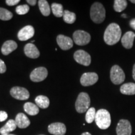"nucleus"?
<instances>
[{"mask_svg": "<svg viewBox=\"0 0 135 135\" xmlns=\"http://www.w3.org/2000/svg\"><path fill=\"white\" fill-rule=\"evenodd\" d=\"M63 20L65 23L68 24H73L75 23L76 19V16L75 13L71 12L68 10H65L63 13Z\"/></svg>", "mask_w": 135, "mask_h": 135, "instance_id": "nucleus-26", "label": "nucleus"}, {"mask_svg": "<svg viewBox=\"0 0 135 135\" xmlns=\"http://www.w3.org/2000/svg\"><path fill=\"white\" fill-rule=\"evenodd\" d=\"M132 75H133V80L135 81V64L133 65V71H132Z\"/></svg>", "mask_w": 135, "mask_h": 135, "instance_id": "nucleus-35", "label": "nucleus"}, {"mask_svg": "<svg viewBox=\"0 0 135 135\" xmlns=\"http://www.w3.org/2000/svg\"><path fill=\"white\" fill-rule=\"evenodd\" d=\"M135 33L133 31H128L121 38V43L126 49H131L133 46Z\"/></svg>", "mask_w": 135, "mask_h": 135, "instance_id": "nucleus-15", "label": "nucleus"}, {"mask_svg": "<svg viewBox=\"0 0 135 135\" xmlns=\"http://www.w3.org/2000/svg\"><path fill=\"white\" fill-rule=\"evenodd\" d=\"M120 91L125 95H134L135 94V83H128L123 84L120 87Z\"/></svg>", "mask_w": 135, "mask_h": 135, "instance_id": "nucleus-20", "label": "nucleus"}, {"mask_svg": "<svg viewBox=\"0 0 135 135\" xmlns=\"http://www.w3.org/2000/svg\"><path fill=\"white\" fill-rule=\"evenodd\" d=\"M49 133L54 135H65L66 128L63 123H54L50 124L48 128Z\"/></svg>", "mask_w": 135, "mask_h": 135, "instance_id": "nucleus-14", "label": "nucleus"}, {"mask_svg": "<svg viewBox=\"0 0 135 135\" xmlns=\"http://www.w3.org/2000/svg\"><path fill=\"white\" fill-rule=\"evenodd\" d=\"M26 2L29 4L31 5V6H35L36 4L37 1H36V0H27Z\"/></svg>", "mask_w": 135, "mask_h": 135, "instance_id": "nucleus-34", "label": "nucleus"}, {"mask_svg": "<svg viewBox=\"0 0 135 135\" xmlns=\"http://www.w3.org/2000/svg\"><path fill=\"white\" fill-rule=\"evenodd\" d=\"M17 127V124L15 120L13 119H9L4 126L0 129V133L1 134H9V133L12 132L16 129Z\"/></svg>", "mask_w": 135, "mask_h": 135, "instance_id": "nucleus-19", "label": "nucleus"}, {"mask_svg": "<svg viewBox=\"0 0 135 135\" xmlns=\"http://www.w3.org/2000/svg\"><path fill=\"white\" fill-rule=\"evenodd\" d=\"M110 79L114 84H120L124 81L125 74L118 65H114L110 71Z\"/></svg>", "mask_w": 135, "mask_h": 135, "instance_id": "nucleus-5", "label": "nucleus"}, {"mask_svg": "<svg viewBox=\"0 0 135 135\" xmlns=\"http://www.w3.org/2000/svg\"><path fill=\"white\" fill-rule=\"evenodd\" d=\"M96 113H97V112H96L94 108H89L88 110L86 111V114L85 116L86 121L88 123H91L93 122L94 119H95Z\"/></svg>", "mask_w": 135, "mask_h": 135, "instance_id": "nucleus-28", "label": "nucleus"}, {"mask_svg": "<svg viewBox=\"0 0 135 135\" xmlns=\"http://www.w3.org/2000/svg\"><path fill=\"white\" fill-rule=\"evenodd\" d=\"M130 2L132 3H134V4H135V0H130Z\"/></svg>", "mask_w": 135, "mask_h": 135, "instance_id": "nucleus-37", "label": "nucleus"}, {"mask_svg": "<svg viewBox=\"0 0 135 135\" xmlns=\"http://www.w3.org/2000/svg\"><path fill=\"white\" fill-rule=\"evenodd\" d=\"M6 71V66L4 62L0 59V73H4Z\"/></svg>", "mask_w": 135, "mask_h": 135, "instance_id": "nucleus-30", "label": "nucleus"}, {"mask_svg": "<svg viewBox=\"0 0 135 135\" xmlns=\"http://www.w3.org/2000/svg\"><path fill=\"white\" fill-rule=\"evenodd\" d=\"M30 10V7L28 5L23 4V5H19L16 8V12L18 15H23L26 14L28 13Z\"/></svg>", "mask_w": 135, "mask_h": 135, "instance_id": "nucleus-29", "label": "nucleus"}, {"mask_svg": "<svg viewBox=\"0 0 135 135\" xmlns=\"http://www.w3.org/2000/svg\"><path fill=\"white\" fill-rule=\"evenodd\" d=\"M56 41L58 46L63 50H70L73 46V41L72 39L65 35H58L56 38Z\"/></svg>", "mask_w": 135, "mask_h": 135, "instance_id": "nucleus-13", "label": "nucleus"}, {"mask_svg": "<svg viewBox=\"0 0 135 135\" xmlns=\"http://www.w3.org/2000/svg\"><path fill=\"white\" fill-rule=\"evenodd\" d=\"M91 19L94 23L100 24L105 20L106 11L101 3L96 2L93 4L90 9Z\"/></svg>", "mask_w": 135, "mask_h": 135, "instance_id": "nucleus-2", "label": "nucleus"}, {"mask_svg": "<svg viewBox=\"0 0 135 135\" xmlns=\"http://www.w3.org/2000/svg\"><path fill=\"white\" fill-rule=\"evenodd\" d=\"M98 80V75L96 73H85L81 76L80 83L83 86L93 85Z\"/></svg>", "mask_w": 135, "mask_h": 135, "instance_id": "nucleus-11", "label": "nucleus"}, {"mask_svg": "<svg viewBox=\"0 0 135 135\" xmlns=\"http://www.w3.org/2000/svg\"><path fill=\"white\" fill-rule=\"evenodd\" d=\"M35 103L39 108L46 109L50 105V99L45 96L40 95L35 98Z\"/></svg>", "mask_w": 135, "mask_h": 135, "instance_id": "nucleus-22", "label": "nucleus"}, {"mask_svg": "<svg viewBox=\"0 0 135 135\" xmlns=\"http://www.w3.org/2000/svg\"><path fill=\"white\" fill-rule=\"evenodd\" d=\"M96 124L101 129H106L111 125V115L108 111L104 109H99L96 113Z\"/></svg>", "mask_w": 135, "mask_h": 135, "instance_id": "nucleus-3", "label": "nucleus"}, {"mask_svg": "<svg viewBox=\"0 0 135 135\" xmlns=\"http://www.w3.org/2000/svg\"><path fill=\"white\" fill-rule=\"evenodd\" d=\"M48 76V70L45 67L35 69L30 74V79L33 82H40L45 80Z\"/></svg>", "mask_w": 135, "mask_h": 135, "instance_id": "nucleus-9", "label": "nucleus"}, {"mask_svg": "<svg viewBox=\"0 0 135 135\" xmlns=\"http://www.w3.org/2000/svg\"><path fill=\"white\" fill-rule=\"evenodd\" d=\"M74 59L78 63L85 66H88L91 62V56L85 51L78 50L74 54Z\"/></svg>", "mask_w": 135, "mask_h": 135, "instance_id": "nucleus-7", "label": "nucleus"}, {"mask_svg": "<svg viewBox=\"0 0 135 135\" xmlns=\"http://www.w3.org/2000/svg\"><path fill=\"white\" fill-rule=\"evenodd\" d=\"M20 2V0H6V3L8 6H12L18 4Z\"/></svg>", "mask_w": 135, "mask_h": 135, "instance_id": "nucleus-32", "label": "nucleus"}, {"mask_svg": "<svg viewBox=\"0 0 135 135\" xmlns=\"http://www.w3.org/2000/svg\"><path fill=\"white\" fill-rule=\"evenodd\" d=\"M121 38V30L116 23H111L108 26L104 33V41L107 45H114L118 43Z\"/></svg>", "mask_w": 135, "mask_h": 135, "instance_id": "nucleus-1", "label": "nucleus"}, {"mask_svg": "<svg viewBox=\"0 0 135 135\" xmlns=\"http://www.w3.org/2000/svg\"><path fill=\"white\" fill-rule=\"evenodd\" d=\"M40 135H43V134H40Z\"/></svg>", "mask_w": 135, "mask_h": 135, "instance_id": "nucleus-40", "label": "nucleus"}, {"mask_svg": "<svg viewBox=\"0 0 135 135\" xmlns=\"http://www.w3.org/2000/svg\"><path fill=\"white\" fill-rule=\"evenodd\" d=\"M13 13L8 9L0 8V20L3 21H8L13 18Z\"/></svg>", "mask_w": 135, "mask_h": 135, "instance_id": "nucleus-27", "label": "nucleus"}, {"mask_svg": "<svg viewBox=\"0 0 135 135\" xmlns=\"http://www.w3.org/2000/svg\"><path fill=\"white\" fill-rule=\"evenodd\" d=\"M73 41L77 45L84 46L88 44L91 41L90 35L83 30H77L73 35Z\"/></svg>", "mask_w": 135, "mask_h": 135, "instance_id": "nucleus-6", "label": "nucleus"}, {"mask_svg": "<svg viewBox=\"0 0 135 135\" xmlns=\"http://www.w3.org/2000/svg\"><path fill=\"white\" fill-rule=\"evenodd\" d=\"M121 16H122V17H126V15H121Z\"/></svg>", "mask_w": 135, "mask_h": 135, "instance_id": "nucleus-38", "label": "nucleus"}, {"mask_svg": "<svg viewBox=\"0 0 135 135\" xmlns=\"http://www.w3.org/2000/svg\"><path fill=\"white\" fill-rule=\"evenodd\" d=\"M38 6L41 14L45 16H48L50 15L51 8L50 7L48 1L46 0H40L38 1Z\"/></svg>", "mask_w": 135, "mask_h": 135, "instance_id": "nucleus-23", "label": "nucleus"}, {"mask_svg": "<svg viewBox=\"0 0 135 135\" xmlns=\"http://www.w3.org/2000/svg\"><path fill=\"white\" fill-rule=\"evenodd\" d=\"M24 109L26 113L31 116H35L38 114L39 108L36 104L31 102L26 103L24 104Z\"/></svg>", "mask_w": 135, "mask_h": 135, "instance_id": "nucleus-21", "label": "nucleus"}, {"mask_svg": "<svg viewBox=\"0 0 135 135\" xmlns=\"http://www.w3.org/2000/svg\"><path fill=\"white\" fill-rule=\"evenodd\" d=\"M116 131L117 135H131L132 128L130 122L127 119H120L116 126Z\"/></svg>", "mask_w": 135, "mask_h": 135, "instance_id": "nucleus-8", "label": "nucleus"}, {"mask_svg": "<svg viewBox=\"0 0 135 135\" xmlns=\"http://www.w3.org/2000/svg\"><path fill=\"white\" fill-rule=\"evenodd\" d=\"M35 35V29L31 25L25 26L21 29L18 33V38L22 41H26L31 38Z\"/></svg>", "mask_w": 135, "mask_h": 135, "instance_id": "nucleus-12", "label": "nucleus"}, {"mask_svg": "<svg viewBox=\"0 0 135 135\" xmlns=\"http://www.w3.org/2000/svg\"><path fill=\"white\" fill-rule=\"evenodd\" d=\"M12 97L19 100H26L30 98V93L26 88L23 87L15 86L10 90Z\"/></svg>", "mask_w": 135, "mask_h": 135, "instance_id": "nucleus-10", "label": "nucleus"}, {"mask_svg": "<svg viewBox=\"0 0 135 135\" xmlns=\"http://www.w3.org/2000/svg\"><path fill=\"white\" fill-rule=\"evenodd\" d=\"M18 47L17 43L13 40H8L5 41L1 48V53L4 55H8L12 53Z\"/></svg>", "mask_w": 135, "mask_h": 135, "instance_id": "nucleus-18", "label": "nucleus"}, {"mask_svg": "<svg viewBox=\"0 0 135 135\" xmlns=\"http://www.w3.org/2000/svg\"><path fill=\"white\" fill-rule=\"evenodd\" d=\"M15 121L18 128H26L30 126V121L27 117L26 114L23 113H18L15 118Z\"/></svg>", "mask_w": 135, "mask_h": 135, "instance_id": "nucleus-17", "label": "nucleus"}, {"mask_svg": "<svg viewBox=\"0 0 135 135\" xmlns=\"http://www.w3.org/2000/svg\"><path fill=\"white\" fill-rule=\"evenodd\" d=\"M129 26H131V28L135 30V18H133L129 21Z\"/></svg>", "mask_w": 135, "mask_h": 135, "instance_id": "nucleus-33", "label": "nucleus"}, {"mask_svg": "<svg viewBox=\"0 0 135 135\" xmlns=\"http://www.w3.org/2000/svg\"><path fill=\"white\" fill-rule=\"evenodd\" d=\"M90 98L86 93H80L75 103L76 110L79 113H83L88 110L90 106Z\"/></svg>", "mask_w": 135, "mask_h": 135, "instance_id": "nucleus-4", "label": "nucleus"}, {"mask_svg": "<svg viewBox=\"0 0 135 135\" xmlns=\"http://www.w3.org/2000/svg\"><path fill=\"white\" fill-rule=\"evenodd\" d=\"M128 6V2L126 0H115L114 1V9L116 12H122Z\"/></svg>", "mask_w": 135, "mask_h": 135, "instance_id": "nucleus-24", "label": "nucleus"}, {"mask_svg": "<svg viewBox=\"0 0 135 135\" xmlns=\"http://www.w3.org/2000/svg\"><path fill=\"white\" fill-rule=\"evenodd\" d=\"M1 135H15V134H1Z\"/></svg>", "mask_w": 135, "mask_h": 135, "instance_id": "nucleus-39", "label": "nucleus"}, {"mask_svg": "<svg viewBox=\"0 0 135 135\" xmlns=\"http://www.w3.org/2000/svg\"><path fill=\"white\" fill-rule=\"evenodd\" d=\"M8 118L7 113L3 111H0V122H3Z\"/></svg>", "mask_w": 135, "mask_h": 135, "instance_id": "nucleus-31", "label": "nucleus"}, {"mask_svg": "<svg viewBox=\"0 0 135 135\" xmlns=\"http://www.w3.org/2000/svg\"><path fill=\"white\" fill-rule=\"evenodd\" d=\"M81 135H91V134L90 133H88V132H85V133H82Z\"/></svg>", "mask_w": 135, "mask_h": 135, "instance_id": "nucleus-36", "label": "nucleus"}, {"mask_svg": "<svg viewBox=\"0 0 135 135\" xmlns=\"http://www.w3.org/2000/svg\"><path fill=\"white\" fill-rule=\"evenodd\" d=\"M24 51L26 56L30 58H37L40 56V51L33 43H28L25 45Z\"/></svg>", "mask_w": 135, "mask_h": 135, "instance_id": "nucleus-16", "label": "nucleus"}, {"mask_svg": "<svg viewBox=\"0 0 135 135\" xmlns=\"http://www.w3.org/2000/svg\"><path fill=\"white\" fill-rule=\"evenodd\" d=\"M51 10L53 15L56 17H61L63 16V7L61 4H58V3H53L51 4Z\"/></svg>", "mask_w": 135, "mask_h": 135, "instance_id": "nucleus-25", "label": "nucleus"}]
</instances>
